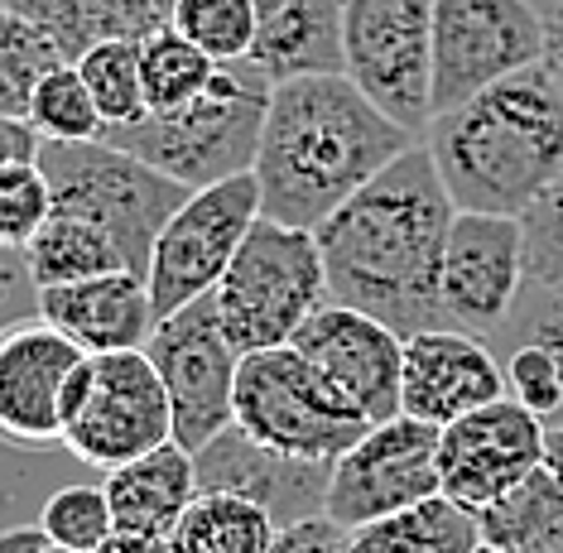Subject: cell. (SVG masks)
Here are the masks:
<instances>
[{
	"mask_svg": "<svg viewBox=\"0 0 563 553\" xmlns=\"http://www.w3.org/2000/svg\"><path fill=\"white\" fill-rule=\"evenodd\" d=\"M54 539L44 534V524H10V530H0V553H44Z\"/></svg>",
	"mask_w": 563,
	"mask_h": 553,
	"instance_id": "obj_41",
	"label": "cell"
},
{
	"mask_svg": "<svg viewBox=\"0 0 563 553\" xmlns=\"http://www.w3.org/2000/svg\"><path fill=\"white\" fill-rule=\"evenodd\" d=\"M309 362L338 385L371 423L400 414V380H405V338L390 323L347 303H323L294 332Z\"/></svg>",
	"mask_w": 563,
	"mask_h": 553,
	"instance_id": "obj_16",
	"label": "cell"
},
{
	"mask_svg": "<svg viewBox=\"0 0 563 553\" xmlns=\"http://www.w3.org/2000/svg\"><path fill=\"white\" fill-rule=\"evenodd\" d=\"M236 429L275 453L338 462L371 429V419L289 342L265 346V352H241Z\"/></svg>",
	"mask_w": 563,
	"mask_h": 553,
	"instance_id": "obj_7",
	"label": "cell"
},
{
	"mask_svg": "<svg viewBox=\"0 0 563 553\" xmlns=\"http://www.w3.org/2000/svg\"><path fill=\"white\" fill-rule=\"evenodd\" d=\"M492 400H506V366L486 338L463 328H429L405 338L400 414L443 429Z\"/></svg>",
	"mask_w": 563,
	"mask_h": 553,
	"instance_id": "obj_18",
	"label": "cell"
},
{
	"mask_svg": "<svg viewBox=\"0 0 563 553\" xmlns=\"http://www.w3.org/2000/svg\"><path fill=\"white\" fill-rule=\"evenodd\" d=\"M544 73L554 77V87L563 92V0L544 10Z\"/></svg>",
	"mask_w": 563,
	"mask_h": 553,
	"instance_id": "obj_40",
	"label": "cell"
},
{
	"mask_svg": "<svg viewBox=\"0 0 563 553\" xmlns=\"http://www.w3.org/2000/svg\"><path fill=\"white\" fill-rule=\"evenodd\" d=\"M82 356L48 318L0 328V439L15 447L63 443V385Z\"/></svg>",
	"mask_w": 563,
	"mask_h": 553,
	"instance_id": "obj_17",
	"label": "cell"
},
{
	"mask_svg": "<svg viewBox=\"0 0 563 553\" xmlns=\"http://www.w3.org/2000/svg\"><path fill=\"white\" fill-rule=\"evenodd\" d=\"M275 82L251 58L222 63L208 92L178 111H150L135 125H111L101 140L140 154L159 174L178 178L188 188H208L222 178L251 174L261 150V125L271 111Z\"/></svg>",
	"mask_w": 563,
	"mask_h": 553,
	"instance_id": "obj_4",
	"label": "cell"
},
{
	"mask_svg": "<svg viewBox=\"0 0 563 553\" xmlns=\"http://www.w3.org/2000/svg\"><path fill=\"white\" fill-rule=\"evenodd\" d=\"M275 520L255 500L232 491H198L184 520L174 524L164 553H271Z\"/></svg>",
	"mask_w": 563,
	"mask_h": 553,
	"instance_id": "obj_27",
	"label": "cell"
},
{
	"mask_svg": "<svg viewBox=\"0 0 563 553\" xmlns=\"http://www.w3.org/2000/svg\"><path fill=\"white\" fill-rule=\"evenodd\" d=\"M0 5L34 20L63 48V58L78 63L107 38H145L164 30L178 0H0Z\"/></svg>",
	"mask_w": 563,
	"mask_h": 553,
	"instance_id": "obj_23",
	"label": "cell"
},
{
	"mask_svg": "<svg viewBox=\"0 0 563 553\" xmlns=\"http://www.w3.org/2000/svg\"><path fill=\"white\" fill-rule=\"evenodd\" d=\"M145 352L164 380V395H169L174 443L188 447V453H202L217 433L236 423V366H241V352L227 338L222 318H217L212 294L159 318Z\"/></svg>",
	"mask_w": 563,
	"mask_h": 553,
	"instance_id": "obj_12",
	"label": "cell"
},
{
	"mask_svg": "<svg viewBox=\"0 0 563 553\" xmlns=\"http://www.w3.org/2000/svg\"><path fill=\"white\" fill-rule=\"evenodd\" d=\"M544 433L549 423L530 414L525 405H516L510 395L443 423L439 429L443 496L477 516L492 500L516 491L530 472L544 467Z\"/></svg>",
	"mask_w": 563,
	"mask_h": 553,
	"instance_id": "obj_15",
	"label": "cell"
},
{
	"mask_svg": "<svg viewBox=\"0 0 563 553\" xmlns=\"http://www.w3.org/2000/svg\"><path fill=\"white\" fill-rule=\"evenodd\" d=\"M212 299L236 352L289 346L294 332L332 299L318 236L261 217L241 241L236 261L227 265L222 285L212 289Z\"/></svg>",
	"mask_w": 563,
	"mask_h": 553,
	"instance_id": "obj_5",
	"label": "cell"
},
{
	"mask_svg": "<svg viewBox=\"0 0 563 553\" xmlns=\"http://www.w3.org/2000/svg\"><path fill=\"white\" fill-rule=\"evenodd\" d=\"M20 255H24V275H30L34 289L82 285V279L131 269L121 241L111 236L107 226L87 222V217H73V212H54V217H48V222L40 226V236H34Z\"/></svg>",
	"mask_w": 563,
	"mask_h": 553,
	"instance_id": "obj_24",
	"label": "cell"
},
{
	"mask_svg": "<svg viewBox=\"0 0 563 553\" xmlns=\"http://www.w3.org/2000/svg\"><path fill=\"white\" fill-rule=\"evenodd\" d=\"M222 63L208 58L188 34H178L174 24L140 38V77H145V101L150 111H178L194 97L208 92Z\"/></svg>",
	"mask_w": 563,
	"mask_h": 553,
	"instance_id": "obj_28",
	"label": "cell"
},
{
	"mask_svg": "<svg viewBox=\"0 0 563 553\" xmlns=\"http://www.w3.org/2000/svg\"><path fill=\"white\" fill-rule=\"evenodd\" d=\"M40 169L48 178V192H54V212H73L107 226L121 241L135 275L150 269V251H155L164 222L194 192L111 140H78V145L44 140Z\"/></svg>",
	"mask_w": 563,
	"mask_h": 553,
	"instance_id": "obj_6",
	"label": "cell"
},
{
	"mask_svg": "<svg viewBox=\"0 0 563 553\" xmlns=\"http://www.w3.org/2000/svg\"><path fill=\"white\" fill-rule=\"evenodd\" d=\"M525 289V231L520 217L457 212L448 231L439 269L443 328H463L477 338H501Z\"/></svg>",
	"mask_w": 563,
	"mask_h": 553,
	"instance_id": "obj_14",
	"label": "cell"
},
{
	"mask_svg": "<svg viewBox=\"0 0 563 553\" xmlns=\"http://www.w3.org/2000/svg\"><path fill=\"white\" fill-rule=\"evenodd\" d=\"M169 24L194 38L208 58L241 63L255 44V0H178Z\"/></svg>",
	"mask_w": 563,
	"mask_h": 553,
	"instance_id": "obj_32",
	"label": "cell"
},
{
	"mask_svg": "<svg viewBox=\"0 0 563 553\" xmlns=\"http://www.w3.org/2000/svg\"><path fill=\"white\" fill-rule=\"evenodd\" d=\"M44 140L34 135V125L24 115H0V169L5 164H24V159H40Z\"/></svg>",
	"mask_w": 563,
	"mask_h": 553,
	"instance_id": "obj_39",
	"label": "cell"
},
{
	"mask_svg": "<svg viewBox=\"0 0 563 553\" xmlns=\"http://www.w3.org/2000/svg\"><path fill=\"white\" fill-rule=\"evenodd\" d=\"M448 198L457 212L525 217L563 178V92L544 63L486 87L424 125Z\"/></svg>",
	"mask_w": 563,
	"mask_h": 553,
	"instance_id": "obj_3",
	"label": "cell"
},
{
	"mask_svg": "<svg viewBox=\"0 0 563 553\" xmlns=\"http://www.w3.org/2000/svg\"><path fill=\"white\" fill-rule=\"evenodd\" d=\"M251 63L271 82L342 73V0H255Z\"/></svg>",
	"mask_w": 563,
	"mask_h": 553,
	"instance_id": "obj_22",
	"label": "cell"
},
{
	"mask_svg": "<svg viewBox=\"0 0 563 553\" xmlns=\"http://www.w3.org/2000/svg\"><path fill=\"white\" fill-rule=\"evenodd\" d=\"M453 217L457 208L419 140L313 231L332 303L362 308L400 338L443 328L439 269Z\"/></svg>",
	"mask_w": 563,
	"mask_h": 553,
	"instance_id": "obj_1",
	"label": "cell"
},
{
	"mask_svg": "<svg viewBox=\"0 0 563 553\" xmlns=\"http://www.w3.org/2000/svg\"><path fill=\"white\" fill-rule=\"evenodd\" d=\"M63 48L48 38L34 20L15 15L10 5H0V115H24L30 97L40 87L48 68H58Z\"/></svg>",
	"mask_w": 563,
	"mask_h": 553,
	"instance_id": "obj_30",
	"label": "cell"
},
{
	"mask_svg": "<svg viewBox=\"0 0 563 553\" xmlns=\"http://www.w3.org/2000/svg\"><path fill=\"white\" fill-rule=\"evenodd\" d=\"M443 496L439 477V429L409 414L371 423L347 453L332 462L328 520L342 530H366L376 520L405 516Z\"/></svg>",
	"mask_w": 563,
	"mask_h": 553,
	"instance_id": "obj_13",
	"label": "cell"
},
{
	"mask_svg": "<svg viewBox=\"0 0 563 553\" xmlns=\"http://www.w3.org/2000/svg\"><path fill=\"white\" fill-rule=\"evenodd\" d=\"M342 73L424 135L433 121V0H342Z\"/></svg>",
	"mask_w": 563,
	"mask_h": 553,
	"instance_id": "obj_9",
	"label": "cell"
},
{
	"mask_svg": "<svg viewBox=\"0 0 563 553\" xmlns=\"http://www.w3.org/2000/svg\"><path fill=\"white\" fill-rule=\"evenodd\" d=\"M24 121L34 125V135L54 140V145H78V140H101L107 135V115L97 111L92 87H87L78 63H58V68H48L40 77Z\"/></svg>",
	"mask_w": 563,
	"mask_h": 553,
	"instance_id": "obj_29",
	"label": "cell"
},
{
	"mask_svg": "<svg viewBox=\"0 0 563 553\" xmlns=\"http://www.w3.org/2000/svg\"><path fill=\"white\" fill-rule=\"evenodd\" d=\"M342 553H482V530L472 510L453 506L448 496H433L405 516L352 530Z\"/></svg>",
	"mask_w": 563,
	"mask_h": 553,
	"instance_id": "obj_26",
	"label": "cell"
},
{
	"mask_svg": "<svg viewBox=\"0 0 563 553\" xmlns=\"http://www.w3.org/2000/svg\"><path fill=\"white\" fill-rule=\"evenodd\" d=\"M544 472H554L563 482V423H549L544 433Z\"/></svg>",
	"mask_w": 563,
	"mask_h": 553,
	"instance_id": "obj_43",
	"label": "cell"
},
{
	"mask_svg": "<svg viewBox=\"0 0 563 553\" xmlns=\"http://www.w3.org/2000/svg\"><path fill=\"white\" fill-rule=\"evenodd\" d=\"M482 553H492V549H482Z\"/></svg>",
	"mask_w": 563,
	"mask_h": 553,
	"instance_id": "obj_45",
	"label": "cell"
},
{
	"mask_svg": "<svg viewBox=\"0 0 563 553\" xmlns=\"http://www.w3.org/2000/svg\"><path fill=\"white\" fill-rule=\"evenodd\" d=\"M540 58L544 15L530 0H433V115Z\"/></svg>",
	"mask_w": 563,
	"mask_h": 553,
	"instance_id": "obj_11",
	"label": "cell"
},
{
	"mask_svg": "<svg viewBox=\"0 0 563 553\" xmlns=\"http://www.w3.org/2000/svg\"><path fill=\"white\" fill-rule=\"evenodd\" d=\"M97 553H164V544H150V539H135V534H121L117 530Z\"/></svg>",
	"mask_w": 563,
	"mask_h": 553,
	"instance_id": "obj_42",
	"label": "cell"
},
{
	"mask_svg": "<svg viewBox=\"0 0 563 553\" xmlns=\"http://www.w3.org/2000/svg\"><path fill=\"white\" fill-rule=\"evenodd\" d=\"M194 467H198V491H232L241 500H255L275 520V530L328 516L332 462H303L275 453V447L255 443L251 433H241L236 423L217 433L202 453H194Z\"/></svg>",
	"mask_w": 563,
	"mask_h": 553,
	"instance_id": "obj_19",
	"label": "cell"
},
{
	"mask_svg": "<svg viewBox=\"0 0 563 553\" xmlns=\"http://www.w3.org/2000/svg\"><path fill=\"white\" fill-rule=\"evenodd\" d=\"M409 145H419V135L380 111L347 73L275 82L251 164L261 217L318 231Z\"/></svg>",
	"mask_w": 563,
	"mask_h": 553,
	"instance_id": "obj_2",
	"label": "cell"
},
{
	"mask_svg": "<svg viewBox=\"0 0 563 553\" xmlns=\"http://www.w3.org/2000/svg\"><path fill=\"white\" fill-rule=\"evenodd\" d=\"M482 549L492 553H563V482L554 472H530L516 491L477 510Z\"/></svg>",
	"mask_w": 563,
	"mask_h": 553,
	"instance_id": "obj_25",
	"label": "cell"
},
{
	"mask_svg": "<svg viewBox=\"0 0 563 553\" xmlns=\"http://www.w3.org/2000/svg\"><path fill=\"white\" fill-rule=\"evenodd\" d=\"M164 443H174V409L150 352L82 356L63 385V447L117 472Z\"/></svg>",
	"mask_w": 563,
	"mask_h": 553,
	"instance_id": "obj_8",
	"label": "cell"
},
{
	"mask_svg": "<svg viewBox=\"0 0 563 553\" xmlns=\"http://www.w3.org/2000/svg\"><path fill=\"white\" fill-rule=\"evenodd\" d=\"M501 366H506V395L516 405H525L530 414H540L544 423H559L563 414V370L554 362V352L534 342L501 346Z\"/></svg>",
	"mask_w": 563,
	"mask_h": 553,
	"instance_id": "obj_36",
	"label": "cell"
},
{
	"mask_svg": "<svg viewBox=\"0 0 563 553\" xmlns=\"http://www.w3.org/2000/svg\"><path fill=\"white\" fill-rule=\"evenodd\" d=\"M40 524L54 544H68V549H82V553H97L111 534H117L107 486H82V482L58 486V491L44 500Z\"/></svg>",
	"mask_w": 563,
	"mask_h": 553,
	"instance_id": "obj_33",
	"label": "cell"
},
{
	"mask_svg": "<svg viewBox=\"0 0 563 553\" xmlns=\"http://www.w3.org/2000/svg\"><path fill=\"white\" fill-rule=\"evenodd\" d=\"M48 217H54V192L40 159L5 164L0 169V251H24Z\"/></svg>",
	"mask_w": 563,
	"mask_h": 553,
	"instance_id": "obj_34",
	"label": "cell"
},
{
	"mask_svg": "<svg viewBox=\"0 0 563 553\" xmlns=\"http://www.w3.org/2000/svg\"><path fill=\"white\" fill-rule=\"evenodd\" d=\"M516 342H534L544 352H554V362L563 370V289H540V285H525L520 289V303L510 313V323L501 328L496 338V352L501 346H516ZM563 423V414H559Z\"/></svg>",
	"mask_w": 563,
	"mask_h": 553,
	"instance_id": "obj_37",
	"label": "cell"
},
{
	"mask_svg": "<svg viewBox=\"0 0 563 553\" xmlns=\"http://www.w3.org/2000/svg\"><path fill=\"white\" fill-rule=\"evenodd\" d=\"M44 553H82V549H68V544H48Z\"/></svg>",
	"mask_w": 563,
	"mask_h": 553,
	"instance_id": "obj_44",
	"label": "cell"
},
{
	"mask_svg": "<svg viewBox=\"0 0 563 553\" xmlns=\"http://www.w3.org/2000/svg\"><path fill=\"white\" fill-rule=\"evenodd\" d=\"M255 222H261V188L251 174L188 192V202L164 222L155 251H150L145 285L155 318H169L194 299H208L222 285L227 265L236 261L241 241L251 236Z\"/></svg>",
	"mask_w": 563,
	"mask_h": 553,
	"instance_id": "obj_10",
	"label": "cell"
},
{
	"mask_svg": "<svg viewBox=\"0 0 563 553\" xmlns=\"http://www.w3.org/2000/svg\"><path fill=\"white\" fill-rule=\"evenodd\" d=\"M107 500L111 520L121 534L150 539V544H169L174 524L184 520V510L198 496V467L194 453L178 443H164L155 453L125 462V467L107 472Z\"/></svg>",
	"mask_w": 563,
	"mask_h": 553,
	"instance_id": "obj_21",
	"label": "cell"
},
{
	"mask_svg": "<svg viewBox=\"0 0 563 553\" xmlns=\"http://www.w3.org/2000/svg\"><path fill=\"white\" fill-rule=\"evenodd\" d=\"M347 539H352V530H342L338 520L313 516V520H299V524H289V530H279L271 553H342Z\"/></svg>",
	"mask_w": 563,
	"mask_h": 553,
	"instance_id": "obj_38",
	"label": "cell"
},
{
	"mask_svg": "<svg viewBox=\"0 0 563 553\" xmlns=\"http://www.w3.org/2000/svg\"><path fill=\"white\" fill-rule=\"evenodd\" d=\"M40 318H48L87 356L145 352L159 328L155 303H150V285L135 269L97 275V279H82V285L40 289Z\"/></svg>",
	"mask_w": 563,
	"mask_h": 553,
	"instance_id": "obj_20",
	"label": "cell"
},
{
	"mask_svg": "<svg viewBox=\"0 0 563 553\" xmlns=\"http://www.w3.org/2000/svg\"><path fill=\"white\" fill-rule=\"evenodd\" d=\"M525 231V285L563 289V178H554L534 208L520 217Z\"/></svg>",
	"mask_w": 563,
	"mask_h": 553,
	"instance_id": "obj_35",
	"label": "cell"
},
{
	"mask_svg": "<svg viewBox=\"0 0 563 553\" xmlns=\"http://www.w3.org/2000/svg\"><path fill=\"white\" fill-rule=\"evenodd\" d=\"M78 68L92 87L97 111L107 115V131L111 125H135L150 115L145 77H140V38H107V44L87 48Z\"/></svg>",
	"mask_w": 563,
	"mask_h": 553,
	"instance_id": "obj_31",
	"label": "cell"
}]
</instances>
